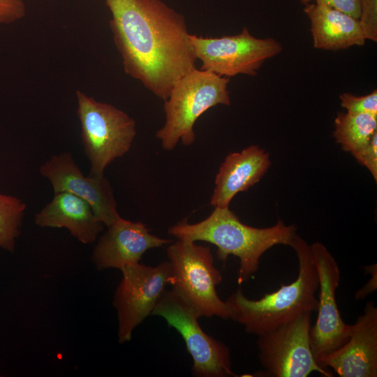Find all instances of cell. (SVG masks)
Segmentation results:
<instances>
[{
    "label": "cell",
    "mask_w": 377,
    "mask_h": 377,
    "mask_svg": "<svg viewBox=\"0 0 377 377\" xmlns=\"http://www.w3.org/2000/svg\"><path fill=\"white\" fill-rule=\"evenodd\" d=\"M125 72L165 100L173 84L196 68L184 16L161 0H105Z\"/></svg>",
    "instance_id": "cell-1"
},
{
    "label": "cell",
    "mask_w": 377,
    "mask_h": 377,
    "mask_svg": "<svg viewBox=\"0 0 377 377\" xmlns=\"http://www.w3.org/2000/svg\"><path fill=\"white\" fill-rule=\"evenodd\" d=\"M297 232L295 225L279 220L273 226L255 228L242 223L228 207H214L205 219L189 223L184 219L170 227L168 233L177 239L203 241L215 245L218 258L225 262L230 255L239 258V285L247 281L259 268L260 259L278 244L290 246Z\"/></svg>",
    "instance_id": "cell-2"
},
{
    "label": "cell",
    "mask_w": 377,
    "mask_h": 377,
    "mask_svg": "<svg viewBox=\"0 0 377 377\" xmlns=\"http://www.w3.org/2000/svg\"><path fill=\"white\" fill-rule=\"evenodd\" d=\"M290 246L295 250L299 264L298 276L293 282L256 300L247 298L239 288L226 301L231 311L230 319L249 334L260 336L305 313L317 311L319 281L310 245L296 234Z\"/></svg>",
    "instance_id": "cell-3"
},
{
    "label": "cell",
    "mask_w": 377,
    "mask_h": 377,
    "mask_svg": "<svg viewBox=\"0 0 377 377\" xmlns=\"http://www.w3.org/2000/svg\"><path fill=\"white\" fill-rule=\"evenodd\" d=\"M228 83V77L195 68L173 84L165 100V124L156 133L165 150H172L179 141L192 145L197 119L214 106L230 105Z\"/></svg>",
    "instance_id": "cell-4"
},
{
    "label": "cell",
    "mask_w": 377,
    "mask_h": 377,
    "mask_svg": "<svg viewBox=\"0 0 377 377\" xmlns=\"http://www.w3.org/2000/svg\"><path fill=\"white\" fill-rule=\"evenodd\" d=\"M167 256L172 290L200 316L230 319V309L216 292L222 276L214 265L210 248L177 239L168 246Z\"/></svg>",
    "instance_id": "cell-5"
},
{
    "label": "cell",
    "mask_w": 377,
    "mask_h": 377,
    "mask_svg": "<svg viewBox=\"0 0 377 377\" xmlns=\"http://www.w3.org/2000/svg\"><path fill=\"white\" fill-rule=\"evenodd\" d=\"M81 141L90 162L89 176L104 175L105 168L131 147L135 121L121 110L76 91Z\"/></svg>",
    "instance_id": "cell-6"
},
{
    "label": "cell",
    "mask_w": 377,
    "mask_h": 377,
    "mask_svg": "<svg viewBox=\"0 0 377 377\" xmlns=\"http://www.w3.org/2000/svg\"><path fill=\"white\" fill-rule=\"evenodd\" d=\"M151 315L162 317L183 338L192 357V374L198 377L237 376L228 347L201 328L200 315L172 290H165Z\"/></svg>",
    "instance_id": "cell-7"
},
{
    "label": "cell",
    "mask_w": 377,
    "mask_h": 377,
    "mask_svg": "<svg viewBox=\"0 0 377 377\" xmlns=\"http://www.w3.org/2000/svg\"><path fill=\"white\" fill-rule=\"evenodd\" d=\"M311 312L258 336V357L262 371L256 376L306 377L313 371L332 377L316 362L310 345Z\"/></svg>",
    "instance_id": "cell-8"
},
{
    "label": "cell",
    "mask_w": 377,
    "mask_h": 377,
    "mask_svg": "<svg viewBox=\"0 0 377 377\" xmlns=\"http://www.w3.org/2000/svg\"><path fill=\"white\" fill-rule=\"evenodd\" d=\"M189 38L196 59L202 62L200 69L228 78L256 75L266 60L283 50L276 39L256 38L246 27L237 35L209 38L190 34Z\"/></svg>",
    "instance_id": "cell-9"
},
{
    "label": "cell",
    "mask_w": 377,
    "mask_h": 377,
    "mask_svg": "<svg viewBox=\"0 0 377 377\" xmlns=\"http://www.w3.org/2000/svg\"><path fill=\"white\" fill-rule=\"evenodd\" d=\"M113 304L117 311L119 342L131 339L134 329L152 311L169 284L168 261L156 266L135 263L124 267Z\"/></svg>",
    "instance_id": "cell-10"
},
{
    "label": "cell",
    "mask_w": 377,
    "mask_h": 377,
    "mask_svg": "<svg viewBox=\"0 0 377 377\" xmlns=\"http://www.w3.org/2000/svg\"><path fill=\"white\" fill-rule=\"evenodd\" d=\"M312 261L319 281L318 316L311 327L310 345L318 364L325 355L343 346L348 340L352 325L345 323L338 309L336 292L341 280L339 267L326 246L316 242L311 245Z\"/></svg>",
    "instance_id": "cell-11"
},
{
    "label": "cell",
    "mask_w": 377,
    "mask_h": 377,
    "mask_svg": "<svg viewBox=\"0 0 377 377\" xmlns=\"http://www.w3.org/2000/svg\"><path fill=\"white\" fill-rule=\"evenodd\" d=\"M39 172L50 181L54 193L68 192L86 200L105 226L120 216L108 179L104 175L84 176L71 153L52 155L40 167Z\"/></svg>",
    "instance_id": "cell-12"
},
{
    "label": "cell",
    "mask_w": 377,
    "mask_h": 377,
    "mask_svg": "<svg viewBox=\"0 0 377 377\" xmlns=\"http://www.w3.org/2000/svg\"><path fill=\"white\" fill-rule=\"evenodd\" d=\"M318 365L340 377L377 376V307L366 303L363 313L352 325L347 342L323 356Z\"/></svg>",
    "instance_id": "cell-13"
},
{
    "label": "cell",
    "mask_w": 377,
    "mask_h": 377,
    "mask_svg": "<svg viewBox=\"0 0 377 377\" xmlns=\"http://www.w3.org/2000/svg\"><path fill=\"white\" fill-rule=\"evenodd\" d=\"M106 227L92 253L93 262L98 269H121L138 263L147 250L172 242L151 234L140 221L133 222L121 216Z\"/></svg>",
    "instance_id": "cell-14"
},
{
    "label": "cell",
    "mask_w": 377,
    "mask_h": 377,
    "mask_svg": "<svg viewBox=\"0 0 377 377\" xmlns=\"http://www.w3.org/2000/svg\"><path fill=\"white\" fill-rule=\"evenodd\" d=\"M271 165L269 155L258 145L229 154L216 175L210 198L214 207H228L233 198L258 183Z\"/></svg>",
    "instance_id": "cell-15"
},
{
    "label": "cell",
    "mask_w": 377,
    "mask_h": 377,
    "mask_svg": "<svg viewBox=\"0 0 377 377\" xmlns=\"http://www.w3.org/2000/svg\"><path fill=\"white\" fill-rule=\"evenodd\" d=\"M42 228H64L83 244L94 242L105 225L95 216L90 205L82 198L68 192L54 193L34 219Z\"/></svg>",
    "instance_id": "cell-16"
},
{
    "label": "cell",
    "mask_w": 377,
    "mask_h": 377,
    "mask_svg": "<svg viewBox=\"0 0 377 377\" xmlns=\"http://www.w3.org/2000/svg\"><path fill=\"white\" fill-rule=\"evenodd\" d=\"M303 11L310 21L314 48L338 51L364 45L367 40L357 19L313 3L304 5Z\"/></svg>",
    "instance_id": "cell-17"
},
{
    "label": "cell",
    "mask_w": 377,
    "mask_h": 377,
    "mask_svg": "<svg viewBox=\"0 0 377 377\" xmlns=\"http://www.w3.org/2000/svg\"><path fill=\"white\" fill-rule=\"evenodd\" d=\"M377 132V116L367 113L339 112L334 119L333 136L342 149L353 154L369 143Z\"/></svg>",
    "instance_id": "cell-18"
},
{
    "label": "cell",
    "mask_w": 377,
    "mask_h": 377,
    "mask_svg": "<svg viewBox=\"0 0 377 377\" xmlns=\"http://www.w3.org/2000/svg\"><path fill=\"white\" fill-rule=\"evenodd\" d=\"M27 205L21 199L0 193V247L13 252Z\"/></svg>",
    "instance_id": "cell-19"
},
{
    "label": "cell",
    "mask_w": 377,
    "mask_h": 377,
    "mask_svg": "<svg viewBox=\"0 0 377 377\" xmlns=\"http://www.w3.org/2000/svg\"><path fill=\"white\" fill-rule=\"evenodd\" d=\"M341 106L352 113H367L377 116V90L364 96L344 92L339 96Z\"/></svg>",
    "instance_id": "cell-20"
},
{
    "label": "cell",
    "mask_w": 377,
    "mask_h": 377,
    "mask_svg": "<svg viewBox=\"0 0 377 377\" xmlns=\"http://www.w3.org/2000/svg\"><path fill=\"white\" fill-rule=\"evenodd\" d=\"M358 19L366 40L377 42V0H360Z\"/></svg>",
    "instance_id": "cell-21"
},
{
    "label": "cell",
    "mask_w": 377,
    "mask_h": 377,
    "mask_svg": "<svg viewBox=\"0 0 377 377\" xmlns=\"http://www.w3.org/2000/svg\"><path fill=\"white\" fill-rule=\"evenodd\" d=\"M25 14L24 0H0V25L13 23Z\"/></svg>",
    "instance_id": "cell-22"
},
{
    "label": "cell",
    "mask_w": 377,
    "mask_h": 377,
    "mask_svg": "<svg viewBox=\"0 0 377 377\" xmlns=\"http://www.w3.org/2000/svg\"><path fill=\"white\" fill-rule=\"evenodd\" d=\"M353 156L369 170L377 182V132L374 134L367 147Z\"/></svg>",
    "instance_id": "cell-23"
},
{
    "label": "cell",
    "mask_w": 377,
    "mask_h": 377,
    "mask_svg": "<svg viewBox=\"0 0 377 377\" xmlns=\"http://www.w3.org/2000/svg\"><path fill=\"white\" fill-rule=\"evenodd\" d=\"M303 5L316 3L327 6L341 11L351 17L359 19L360 15V0H299Z\"/></svg>",
    "instance_id": "cell-24"
},
{
    "label": "cell",
    "mask_w": 377,
    "mask_h": 377,
    "mask_svg": "<svg viewBox=\"0 0 377 377\" xmlns=\"http://www.w3.org/2000/svg\"><path fill=\"white\" fill-rule=\"evenodd\" d=\"M364 269L367 272L371 274V278L369 281L355 293L356 300H362L377 288V269L376 264L366 267Z\"/></svg>",
    "instance_id": "cell-25"
}]
</instances>
